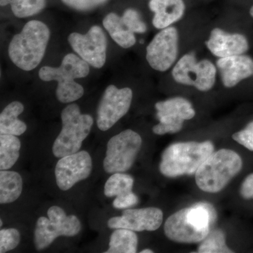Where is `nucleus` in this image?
I'll return each mask as SVG.
<instances>
[{
	"mask_svg": "<svg viewBox=\"0 0 253 253\" xmlns=\"http://www.w3.org/2000/svg\"><path fill=\"white\" fill-rule=\"evenodd\" d=\"M216 218L217 214L211 205L200 203L169 217L165 223V234L168 239L179 244L202 242Z\"/></svg>",
	"mask_w": 253,
	"mask_h": 253,
	"instance_id": "1",
	"label": "nucleus"
},
{
	"mask_svg": "<svg viewBox=\"0 0 253 253\" xmlns=\"http://www.w3.org/2000/svg\"><path fill=\"white\" fill-rule=\"evenodd\" d=\"M49 36V28L44 23L29 21L10 42V59L23 71L35 69L44 57Z\"/></svg>",
	"mask_w": 253,
	"mask_h": 253,
	"instance_id": "2",
	"label": "nucleus"
},
{
	"mask_svg": "<svg viewBox=\"0 0 253 253\" xmlns=\"http://www.w3.org/2000/svg\"><path fill=\"white\" fill-rule=\"evenodd\" d=\"M213 152L214 145L210 141L171 144L163 151L160 171L167 177L196 174L200 166Z\"/></svg>",
	"mask_w": 253,
	"mask_h": 253,
	"instance_id": "3",
	"label": "nucleus"
},
{
	"mask_svg": "<svg viewBox=\"0 0 253 253\" xmlns=\"http://www.w3.org/2000/svg\"><path fill=\"white\" fill-rule=\"evenodd\" d=\"M243 167L241 156L230 149L213 152L196 172V182L205 192H219L237 175Z\"/></svg>",
	"mask_w": 253,
	"mask_h": 253,
	"instance_id": "4",
	"label": "nucleus"
},
{
	"mask_svg": "<svg viewBox=\"0 0 253 253\" xmlns=\"http://www.w3.org/2000/svg\"><path fill=\"white\" fill-rule=\"evenodd\" d=\"M89 73V63L76 54H68L63 58L59 67L42 68L39 77L43 81L57 82V99L61 103L67 104L81 99L83 96L84 89L75 79L86 77Z\"/></svg>",
	"mask_w": 253,
	"mask_h": 253,
	"instance_id": "5",
	"label": "nucleus"
},
{
	"mask_svg": "<svg viewBox=\"0 0 253 253\" xmlns=\"http://www.w3.org/2000/svg\"><path fill=\"white\" fill-rule=\"evenodd\" d=\"M63 126L53 144L55 157L76 154L90 132L94 121L91 116L82 114L77 104L68 105L61 113Z\"/></svg>",
	"mask_w": 253,
	"mask_h": 253,
	"instance_id": "6",
	"label": "nucleus"
},
{
	"mask_svg": "<svg viewBox=\"0 0 253 253\" xmlns=\"http://www.w3.org/2000/svg\"><path fill=\"white\" fill-rule=\"evenodd\" d=\"M48 217H41L36 223L35 245L38 251L45 249L61 236L73 237L81 230V223L75 215L68 216L62 208L52 206L48 210Z\"/></svg>",
	"mask_w": 253,
	"mask_h": 253,
	"instance_id": "7",
	"label": "nucleus"
},
{
	"mask_svg": "<svg viewBox=\"0 0 253 253\" xmlns=\"http://www.w3.org/2000/svg\"><path fill=\"white\" fill-rule=\"evenodd\" d=\"M142 139L131 129L113 136L107 144L104 169L109 174L129 170L140 151Z\"/></svg>",
	"mask_w": 253,
	"mask_h": 253,
	"instance_id": "8",
	"label": "nucleus"
},
{
	"mask_svg": "<svg viewBox=\"0 0 253 253\" xmlns=\"http://www.w3.org/2000/svg\"><path fill=\"white\" fill-rule=\"evenodd\" d=\"M217 69L211 61H198L193 54L184 55L172 70L174 81L184 85L193 86L200 91L212 89L216 81Z\"/></svg>",
	"mask_w": 253,
	"mask_h": 253,
	"instance_id": "9",
	"label": "nucleus"
},
{
	"mask_svg": "<svg viewBox=\"0 0 253 253\" xmlns=\"http://www.w3.org/2000/svg\"><path fill=\"white\" fill-rule=\"evenodd\" d=\"M130 88L118 89L109 85L105 90L97 110V126L100 130L107 131L126 114L132 101Z\"/></svg>",
	"mask_w": 253,
	"mask_h": 253,
	"instance_id": "10",
	"label": "nucleus"
},
{
	"mask_svg": "<svg viewBox=\"0 0 253 253\" xmlns=\"http://www.w3.org/2000/svg\"><path fill=\"white\" fill-rule=\"evenodd\" d=\"M155 107L160 123L154 126L153 131L158 135L178 132L182 129L184 121L192 119L196 115L192 104L184 98L160 101Z\"/></svg>",
	"mask_w": 253,
	"mask_h": 253,
	"instance_id": "11",
	"label": "nucleus"
},
{
	"mask_svg": "<svg viewBox=\"0 0 253 253\" xmlns=\"http://www.w3.org/2000/svg\"><path fill=\"white\" fill-rule=\"evenodd\" d=\"M68 42L80 57L93 67L101 68L106 63L107 40L99 26H92L85 35L71 33Z\"/></svg>",
	"mask_w": 253,
	"mask_h": 253,
	"instance_id": "12",
	"label": "nucleus"
},
{
	"mask_svg": "<svg viewBox=\"0 0 253 253\" xmlns=\"http://www.w3.org/2000/svg\"><path fill=\"white\" fill-rule=\"evenodd\" d=\"M178 54V33L168 27L154 37L146 49V60L151 67L161 72L168 71L175 62Z\"/></svg>",
	"mask_w": 253,
	"mask_h": 253,
	"instance_id": "13",
	"label": "nucleus"
},
{
	"mask_svg": "<svg viewBox=\"0 0 253 253\" xmlns=\"http://www.w3.org/2000/svg\"><path fill=\"white\" fill-rule=\"evenodd\" d=\"M92 170V161L89 153L78 151L60 158L55 168V176L58 187L67 191L76 183L86 179Z\"/></svg>",
	"mask_w": 253,
	"mask_h": 253,
	"instance_id": "14",
	"label": "nucleus"
},
{
	"mask_svg": "<svg viewBox=\"0 0 253 253\" xmlns=\"http://www.w3.org/2000/svg\"><path fill=\"white\" fill-rule=\"evenodd\" d=\"M163 213L157 208L128 209L121 217L111 218L108 226L111 229H126L134 231L157 230L162 224Z\"/></svg>",
	"mask_w": 253,
	"mask_h": 253,
	"instance_id": "15",
	"label": "nucleus"
},
{
	"mask_svg": "<svg viewBox=\"0 0 253 253\" xmlns=\"http://www.w3.org/2000/svg\"><path fill=\"white\" fill-rule=\"evenodd\" d=\"M208 49L219 58L244 54L249 50V44L246 37L239 33H229L214 28L206 42Z\"/></svg>",
	"mask_w": 253,
	"mask_h": 253,
	"instance_id": "16",
	"label": "nucleus"
},
{
	"mask_svg": "<svg viewBox=\"0 0 253 253\" xmlns=\"http://www.w3.org/2000/svg\"><path fill=\"white\" fill-rule=\"evenodd\" d=\"M217 66L226 87H234L240 82L253 76V59L246 55L219 58Z\"/></svg>",
	"mask_w": 253,
	"mask_h": 253,
	"instance_id": "17",
	"label": "nucleus"
},
{
	"mask_svg": "<svg viewBox=\"0 0 253 253\" xmlns=\"http://www.w3.org/2000/svg\"><path fill=\"white\" fill-rule=\"evenodd\" d=\"M149 9L154 13L153 24L164 29L180 20L185 11L184 0H151Z\"/></svg>",
	"mask_w": 253,
	"mask_h": 253,
	"instance_id": "18",
	"label": "nucleus"
},
{
	"mask_svg": "<svg viewBox=\"0 0 253 253\" xmlns=\"http://www.w3.org/2000/svg\"><path fill=\"white\" fill-rule=\"evenodd\" d=\"M24 111V106L21 102L10 103L0 115V133L20 136L27 129L26 123L18 119V116Z\"/></svg>",
	"mask_w": 253,
	"mask_h": 253,
	"instance_id": "19",
	"label": "nucleus"
},
{
	"mask_svg": "<svg viewBox=\"0 0 253 253\" xmlns=\"http://www.w3.org/2000/svg\"><path fill=\"white\" fill-rule=\"evenodd\" d=\"M103 25L113 41L121 47L126 49L135 44L134 33L126 26L122 17L114 13H111L104 18Z\"/></svg>",
	"mask_w": 253,
	"mask_h": 253,
	"instance_id": "20",
	"label": "nucleus"
},
{
	"mask_svg": "<svg viewBox=\"0 0 253 253\" xmlns=\"http://www.w3.org/2000/svg\"><path fill=\"white\" fill-rule=\"evenodd\" d=\"M23 189L21 176L14 171L1 170L0 172V204L14 202L21 196Z\"/></svg>",
	"mask_w": 253,
	"mask_h": 253,
	"instance_id": "21",
	"label": "nucleus"
},
{
	"mask_svg": "<svg viewBox=\"0 0 253 253\" xmlns=\"http://www.w3.org/2000/svg\"><path fill=\"white\" fill-rule=\"evenodd\" d=\"M137 245L138 237L134 231L116 229L111 234L109 249L105 253H134Z\"/></svg>",
	"mask_w": 253,
	"mask_h": 253,
	"instance_id": "22",
	"label": "nucleus"
},
{
	"mask_svg": "<svg viewBox=\"0 0 253 253\" xmlns=\"http://www.w3.org/2000/svg\"><path fill=\"white\" fill-rule=\"evenodd\" d=\"M21 141L16 136H0V169L7 170L14 166L20 156Z\"/></svg>",
	"mask_w": 253,
	"mask_h": 253,
	"instance_id": "23",
	"label": "nucleus"
},
{
	"mask_svg": "<svg viewBox=\"0 0 253 253\" xmlns=\"http://www.w3.org/2000/svg\"><path fill=\"white\" fill-rule=\"evenodd\" d=\"M134 179L132 176L123 172H116L110 176L104 186V194L111 198L132 191Z\"/></svg>",
	"mask_w": 253,
	"mask_h": 253,
	"instance_id": "24",
	"label": "nucleus"
},
{
	"mask_svg": "<svg viewBox=\"0 0 253 253\" xmlns=\"http://www.w3.org/2000/svg\"><path fill=\"white\" fill-rule=\"evenodd\" d=\"M198 253H233L226 244L225 234L221 229L210 231L206 239L202 241L198 249Z\"/></svg>",
	"mask_w": 253,
	"mask_h": 253,
	"instance_id": "25",
	"label": "nucleus"
},
{
	"mask_svg": "<svg viewBox=\"0 0 253 253\" xmlns=\"http://www.w3.org/2000/svg\"><path fill=\"white\" fill-rule=\"evenodd\" d=\"M11 6L16 17L26 18L40 12L45 6V0H11Z\"/></svg>",
	"mask_w": 253,
	"mask_h": 253,
	"instance_id": "26",
	"label": "nucleus"
},
{
	"mask_svg": "<svg viewBox=\"0 0 253 253\" xmlns=\"http://www.w3.org/2000/svg\"><path fill=\"white\" fill-rule=\"evenodd\" d=\"M21 236L16 229H1L0 231V253H4L16 249Z\"/></svg>",
	"mask_w": 253,
	"mask_h": 253,
	"instance_id": "27",
	"label": "nucleus"
},
{
	"mask_svg": "<svg viewBox=\"0 0 253 253\" xmlns=\"http://www.w3.org/2000/svg\"><path fill=\"white\" fill-rule=\"evenodd\" d=\"M123 21L129 29L134 33H143L146 31V26L140 17V15L132 9L125 11L122 16Z\"/></svg>",
	"mask_w": 253,
	"mask_h": 253,
	"instance_id": "28",
	"label": "nucleus"
},
{
	"mask_svg": "<svg viewBox=\"0 0 253 253\" xmlns=\"http://www.w3.org/2000/svg\"><path fill=\"white\" fill-rule=\"evenodd\" d=\"M234 140L242 145L250 151H253V121L245 129L236 132L232 136Z\"/></svg>",
	"mask_w": 253,
	"mask_h": 253,
	"instance_id": "29",
	"label": "nucleus"
},
{
	"mask_svg": "<svg viewBox=\"0 0 253 253\" xmlns=\"http://www.w3.org/2000/svg\"><path fill=\"white\" fill-rule=\"evenodd\" d=\"M64 4L80 11H86L104 4L107 0H61Z\"/></svg>",
	"mask_w": 253,
	"mask_h": 253,
	"instance_id": "30",
	"label": "nucleus"
},
{
	"mask_svg": "<svg viewBox=\"0 0 253 253\" xmlns=\"http://www.w3.org/2000/svg\"><path fill=\"white\" fill-rule=\"evenodd\" d=\"M139 202L137 196L132 191L116 196L113 201V207L116 209H126L136 206Z\"/></svg>",
	"mask_w": 253,
	"mask_h": 253,
	"instance_id": "31",
	"label": "nucleus"
},
{
	"mask_svg": "<svg viewBox=\"0 0 253 253\" xmlns=\"http://www.w3.org/2000/svg\"><path fill=\"white\" fill-rule=\"evenodd\" d=\"M240 194L244 199H253V173L249 174L243 181Z\"/></svg>",
	"mask_w": 253,
	"mask_h": 253,
	"instance_id": "32",
	"label": "nucleus"
},
{
	"mask_svg": "<svg viewBox=\"0 0 253 253\" xmlns=\"http://www.w3.org/2000/svg\"><path fill=\"white\" fill-rule=\"evenodd\" d=\"M11 0H1V6H5L8 4H11Z\"/></svg>",
	"mask_w": 253,
	"mask_h": 253,
	"instance_id": "33",
	"label": "nucleus"
},
{
	"mask_svg": "<svg viewBox=\"0 0 253 253\" xmlns=\"http://www.w3.org/2000/svg\"><path fill=\"white\" fill-rule=\"evenodd\" d=\"M154 251L150 249H145L144 251H141V253H153Z\"/></svg>",
	"mask_w": 253,
	"mask_h": 253,
	"instance_id": "34",
	"label": "nucleus"
},
{
	"mask_svg": "<svg viewBox=\"0 0 253 253\" xmlns=\"http://www.w3.org/2000/svg\"><path fill=\"white\" fill-rule=\"evenodd\" d=\"M250 14L253 17V6L251 8V10H250Z\"/></svg>",
	"mask_w": 253,
	"mask_h": 253,
	"instance_id": "35",
	"label": "nucleus"
},
{
	"mask_svg": "<svg viewBox=\"0 0 253 253\" xmlns=\"http://www.w3.org/2000/svg\"><path fill=\"white\" fill-rule=\"evenodd\" d=\"M0 226H2V221L0 220Z\"/></svg>",
	"mask_w": 253,
	"mask_h": 253,
	"instance_id": "36",
	"label": "nucleus"
}]
</instances>
